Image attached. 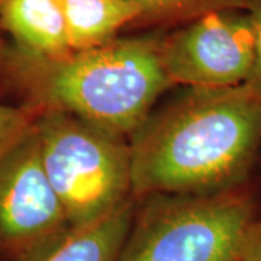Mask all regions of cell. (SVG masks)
Returning a JSON list of instances; mask_svg holds the SVG:
<instances>
[{"mask_svg":"<svg viewBox=\"0 0 261 261\" xmlns=\"http://www.w3.org/2000/svg\"><path fill=\"white\" fill-rule=\"evenodd\" d=\"M260 145L261 96L186 87L130 135L132 197L235 190Z\"/></svg>","mask_w":261,"mask_h":261,"instance_id":"cell-1","label":"cell"},{"mask_svg":"<svg viewBox=\"0 0 261 261\" xmlns=\"http://www.w3.org/2000/svg\"><path fill=\"white\" fill-rule=\"evenodd\" d=\"M160 38H116L102 47L42 58L6 49L2 73L23 106L64 112L129 140L173 84L160 58Z\"/></svg>","mask_w":261,"mask_h":261,"instance_id":"cell-2","label":"cell"},{"mask_svg":"<svg viewBox=\"0 0 261 261\" xmlns=\"http://www.w3.org/2000/svg\"><path fill=\"white\" fill-rule=\"evenodd\" d=\"M35 128L45 173L74 231L134 199L126 138L64 112L38 113Z\"/></svg>","mask_w":261,"mask_h":261,"instance_id":"cell-3","label":"cell"},{"mask_svg":"<svg viewBox=\"0 0 261 261\" xmlns=\"http://www.w3.org/2000/svg\"><path fill=\"white\" fill-rule=\"evenodd\" d=\"M134 215L116 261H238L254 219L248 196L155 195Z\"/></svg>","mask_w":261,"mask_h":261,"instance_id":"cell-4","label":"cell"},{"mask_svg":"<svg viewBox=\"0 0 261 261\" xmlns=\"http://www.w3.org/2000/svg\"><path fill=\"white\" fill-rule=\"evenodd\" d=\"M73 231L45 173L34 125L0 159V255L38 261Z\"/></svg>","mask_w":261,"mask_h":261,"instance_id":"cell-5","label":"cell"},{"mask_svg":"<svg viewBox=\"0 0 261 261\" xmlns=\"http://www.w3.org/2000/svg\"><path fill=\"white\" fill-rule=\"evenodd\" d=\"M160 58L173 86H243L254 63V29L248 10H219L185 22L160 38Z\"/></svg>","mask_w":261,"mask_h":261,"instance_id":"cell-6","label":"cell"},{"mask_svg":"<svg viewBox=\"0 0 261 261\" xmlns=\"http://www.w3.org/2000/svg\"><path fill=\"white\" fill-rule=\"evenodd\" d=\"M0 29L15 41V49L42 58L73 53L61 0H2Z\"/></svg>","mask_w":261,"mask_h":261,"instance_id":"cell-7","label":"cell"},{"mask_svg":"<svg viewBox=\"0 0 261 261\" xmlns=\"http://www.w3.org/2000/svg\"><path fill=\"white\" fill-rule=\"evenodd\" d=\"M71 51L102 47L123 27L140 22L142 9L130 0H61Z\"/></svg>","mask_w":261,"mask_h":261,"instance_id":"cell-8","label":"cell"},{"mask_svg":"<svg viewBox=\"0 0 261 261\" xmlns=\"http://www.w3.org/2000/svg\"><path fill=\"white\" fill-rule=\"evenodd\" d=\"M134 219L132 200L79 228L38 261H116Z\"/></svg>","mask_w":261,"mask_h":261,"instance_id":"cell-9","label":"cell"},{"mask_svg":"<svg viewBox=\"0 0 261 261\" xmlns=\"http://www.w3.org/2000/svg\"><path fill=\"white\" fill-rule=\"evenodd\" d=\"M142 9L141 20L189 22L219 10H248L255 0H130Z\"/></svg>","mask_w":261,"mask_h":261,"instance_id":"cell-10","label":"cell"},{"mask_svg":"<svg viewBox=\"0 0 261 261\" xmlns=\"http://www.w3.org/2000/svg\"><path fill=\"white\" fill-rule=\"evenodd\" d=\"M38 112L28 106L0 105V159L32 129Z\"/></svg>","mask_w":261,"mask_h":261,"instance_id":"cell-11","label":"cell"},{"mask_svg":"<svg viewBox=\"0 0 261 261\" xmlns=\"http://www.w3.org/2000/svg\"><path fill=\"white\" fill-rule=\"evenodd\" d=\"M254 29V63L251 73L243 84L251 93L261 96V0H255L248 9Z\"/></svg>","mask_w":261,"mask_h":261,"instance_id":"cell-12","label":"cell"},{"mask_svg":"<svg viewBox=\"0 0 261 261\" xmlns=\"http://www.w3.org/2000/svg\"><path fill=\"white\" fill-rule=\"evenodd\" d=\"M238 261H261V218L247 225L238 247Z\"/></svg>","mask_w":261,"mask_h":261,"instance_id":"cell-13","label":"cell"},{"mask_svg":"<svg viewBox=\"0 0 261 261\" xmlns=\"http://www.w3.org/2000/svg\"><path fill=\"white\" fill-rule=\"evenodd\" d=\"M5 56H6V48L2 42V38H0V71H2V67H3V63H5Z\"/></svg>","mask_w":261,"mask_h":261,"instance_id":"cell-14","label":"cell"},{"mask_svg":"<svg viewBox=\"0 0 261 261\" xmlns=\"http://www.w3.org/2000/svg\"><path fill=\"white\" fill-rule=\"evenodd\" d=\"M0 2H2V0H0Z\"/></svg>","mask_w":261,"mask_h":261,"instance_id":"cell-15","label":"cell"}]
</instances>
